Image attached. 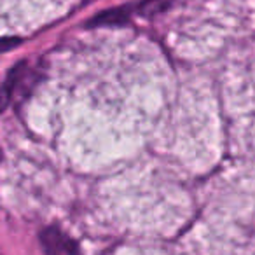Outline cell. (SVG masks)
<instances>
[{
    "label": "cell",
    "instance_id": "obj_1",
    "mask_svg": "<svg viewBox=\"0 0 255 255\" xmlns=\"http://www.w3.org/2000/svg\"><path fill=\"white\" fill-rule=\"evenodd\" d=\"M35 81L37 72L26 61H21L16 67H12L4 82V107L14 103L16 100L25 98L30 89L35 86Z\"/></svg>",
    "mask_w": 255,
    "mask_h": 255
},
{
    "label": "cell",
    "instance_id": "obj_2",
    "mask_svg": "<svg viewBox=\"0 0 255 255\" xmlns=\"http://www.w3.org/2000/svg\"><path fill=\"white\" fill-rule=\"evenodd\" d=\"M40 245L44 255H81L75 241L63 233L60 227H47L40 233Z\"/></svg>",
    "mask_w": 255,
    "mask_h": 255
},
{
    "label": "cell",
    "instance_id": "obj_3",
    "mask_svg": "<svg viewBox=\"0 0 255 255\" xmlns=\"http://www.w3.org/2000/svg\"><path fill=\"white\" fill-rule=\"evenodd\" d=\"M175 2L177 0H145L142 5V11L143 14H157V12L171 7Z\"/></svg>",
    "mask_w": 255,
    "mask_h": 255
}]
</instances>
